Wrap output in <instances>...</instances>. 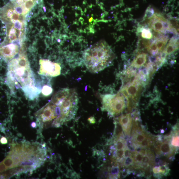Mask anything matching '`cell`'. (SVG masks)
<instances>
[{
    "mask_svg": "<svg viewBox=\"0 0 179 179\" xmlns=\"http://www.w3.org/2000/svg\"><path fill=\"white\" fill-rule=\"evenodd\" d=\"M122 126L124 134L127 136L131 135L133 119L130 114H122L117 119Z\"/></svg>",
    "mask_w": 179,
    "mask_h": 179,
    "instance_id": "cell-12",
    "label": "cell"
},
{
    "mask_svg": "<svg viewBox=\"0 0 179 179\" xmlns=\"http://www.w3.org/2000/svg\"><path fill=\"white\" fill-rule=\"evenodd\" d=\"M2 144H6L7 143V139L5 137H2L0 140Z\"/></svg>",
    "mask_w": 179,
    "mask_h": 179,
    "instance_id": "cell-25",
    "label": "cell"
},
{
    "mask_svg": "<svg viewBox=\"0 0 179 179\" xmlns=\"http://www.w3.org/2000/svg\"><path fill=\"white\" fill-rule=\"evenodd\" d=\"M140 82L137 78L133 82L123 88L121 90V93L127 99H132L135 102L137 99L140 89Z\"/></svg>",
    "mask_w": 179,
    "mask_h": 179,
    "instance_id": "cell-9",
    "label": "cell"
},
{
    "mask_svg": "<svg viewBox=\"0 0 179 179\" xmlns=\"http://www.w3.org/2000/svg\"><path fill=\"white\" fill-rule=\"evenodd\" d=\"M19 51L18 45L11 43L5 45H0V57L6 61L12 59Z\"/></svg>",
    "mask_w": 179,
    "mask_h": 179,
    "instance_id": "cell-10",
    "label": "cell"
},
{
    "mask_svg": "<svg viewBox=\"0 0 179 179\" xmlns=\"http://www.w3.org/2000/svg\"><path fill=\"white\" fill-rule=\"evenodd\" d=\"M40 0H12L17 10L26 16Z\"/></svg>",
    "mask_w": 179,
    "mask_h": 179,
    "instance_id": "cell-11",
    "label": "cell"
},
{
    "mask_svg": "<svg viewBox=\"0 0 179 179\" xmlns=\"http://www.w3.org/2000/svg\"><path fill=\"white\" fill-rule=\"evenodd\" d=\"M149 27L156 32L164 33L172 28L169 23L160 14L155 13L149 22Z\"/></svg>",
    "mask_w": 179,
    "mask_h": 179,
    "instance_id": "cell-8",
    "label": "cell"
},
{
    "mask_svg": "<svg viewBox=\"0 0 179 179\" xmlns=\"http://www.w3.org/2000/svg\"><path fill=\"white\" fill-rule=\"evenodd\" d=\"M114 144L116 150L125 149L128 146V144L125 138H120L114 140Z\"/></svg>",
    "mask_w": 179,
    "mask_h": 179,
    "instance_id": "cell-18",
    "label": "cell"
},
{
    "mask_svg": "<svg viewBox=\"0 0 179 179\" xmlns=\"http://www.w3.org/2000/svg\"><path fill=\"white\" fill-rule=\"evenodd\" d=\"M31 126L33 128H35L36 126V124L35 123H33L31 124Z\"/></svg>",
    "mask_w": 179,
    "mask_h": 179,
    "instance_id": "cell-27",
    "label": "cell"
},
{
    "mask_svg": "<svg viewBox=\"0 0 179 179\" xmlns=\"http://www.w3.org/2000/svg\"><path fill=\"white\" fill-rule=\"evenodd\" d=\"M178 48V39L172 37L170 40L164 50V53L165 55H169L174 53Z\"/></svg>",
    "mask_w": 179,
    "mask_h": 179,
    "instance_id": "cell-13",
    "label": "cell"
},
{
    "mask_svg": "<svg viewBox=\"0 0 179 179\" xmlns=\"http://www.w3.org/2000/svg\"><path fill=\"white\" fill-rule=\"evenodd\" d=\"M147 48L149 52L154 55L157 54L158 53L156 40L147 46Z\"/></svg>",
    "mask_w": 179,
    "mask_h": 179,
    "instance_id": "cell-20",
    "label": "cell"
},
{
    "mask_svg": "<svg viewBox=\"0 0 179 179\" xmlns=\"http://www.w3.org/2000/svg\"><path fill=\"white\" fill-rule=\"evenodd\" d=\"M171 135H170L160 140L157 141L155 143L154 150L157 156H164L169 158H172L173 156L178 150V148L173 146L171 143Z\"/></svg>",
    "mask_w": 179,
    "mask_h": 179,
    "instance_id": "cell-6",
    "label": "cell"
},
{
    "mask_svg": "<svg viewBox=\"0 0 179 179\" xmlns=\"http://www.w3.org/2000/svg\"><path fill=\"white\" fill-rule=\"evenodd\" d=\"M19 56L10 61L8 65L7 77L9 80L19 83L23 89L33 90L32 73L26 56L22 52Z\"/></svg>",
    "mask_w": 179,
    "mask_h": 179,
    "instance_id": "cell-2",
    "label": "cell"
},
{
    "mask_svg": "<svg viewBox=\"0 0 179 179\" xmlns=\"http://www.w3.org/2000/svg\"><path fill=\"white\" fill-rule=\"evenodd\" d=\"M115 128L113 135L114 140L120 138H125L122 126L117 120H114Z\"/></svg>",
    "mask_w": 179,
    "mask_h": 179,
    "instance_id": "cell-15",
    "label": "cell"
},
{
    "mask_svg": "<svg viewBox=\"0 0 179 179\" xmlns=\"http://www.w3.org/2000/svg\"><path fill=\"white\" fill-rule=\"evenodd\" d=\"M156 40L158 53L162 52L164 48L168 41V39L167 37H162L157 39Z\"/></svg>",
    "mask_w": 179,
    "mask_h": 179,
    "instance_id": "cell-17",
    "label": "cell"
},
{
    "mask_svg": "<svg viewBox=\"0 0 179 179\" xmlns=\"http://www.w3.org/2000/svg\"><path fill=\"white\" fill-rule=\"evenodd\" d=\"M109 178L111 179H117L120 178V169L119 164L115 163L114 166L109 169Z\"/></svg>",
    "mask_w": 179,
    "mask_h": 179,
    "instance_id": "cell-16",
    "label": "cell"
},
{
    "mask_svg": "<svg viewBox=\"0 0 179 179\" xmlns=\"http://www.w3.org/2000/svg\"><path fill=\"white\" fill-rule=\"evenodd\" d=\"M52 92V89L48 86H46L43 89V93L46 95H50Z\"/></svg>",
    "mask_w": 179,
    "mask_h": 179,
    "instance_id": "cell-22",
    "label": "cell"
},
{
    "mask_svg": "<svg viewBox=\"0 0 179 179\" xmlns=\"http://www.w3.org/2000/svg\"><path fill=\"white\" fill-rule=\"evenodd\" d=\"M7 35L1 45H5L15 42H22L25 35V20H20L15 23L6 25Z\"/></svg>",
    "mask_w": 179,
    "mask_h": 179,
    "instance_id": "cell-4",
    "label": "cell"
},
{
    "mask_svg": "<svg viewBox=\"0 0 179 179\" xmlns=\"http://www.w3.org/2000/svg\"><path fill=\"white\" fill-rule=\"evenodd\" d=\"M39 74L45 76L56 77L61 73V67L59 65L50 60L41 59L40 60Z\"/></svg>",
    "mask_w": 179,
    "mask_h": 179,
    "instance_id": "cell-7",
    "label": "cell"
},
{
    "mask_svg": "<svg viewBox=\"0 0 179 179\" xmlns=\"http://www.w3.org/2000/svg\"><path fill=\"white\" fill-rule=\"evenodd\" d=\"M141 36L144 39H151L153 35L151 32L148 29L143 28L141 31Z\"/></svg>",
    "mask_w": 179,
    "mask_h": 179,
    "instance_id": "cell-21",
    "label": "cell"
},
{
    "mask_svg": "<svg viewBox=\"0 0 179 179\" xmlns=\"http://www.w3.org/2000/svg\"><path fill=\"white\" fill-rule=\"evenodd\" d=\"M83 58L88 70L96 73L111 64L114 59V55L107 43L101 41L87 49L84 53Z\"/></svg>",
    "mask_w": 179,
    "mask_h": 179,
    "instance_id": "cell-1",
    "label": "cell"
},
{
    "mask_svg": "<svg viewBox=\"0 0 179 179\" xmlns=\"http://www.w3.org/2000/svg\"><path fill=\"white\" fill-rule=\"evenodd\" d=\"M25 17L17 11L12 1L0 9V19L6 25L13 24L19 20H25Z\"/></svg>",
    "mask_w": 179,
    "mask_h": 179,
    "instance_id": "cell-5",
    "label": "cell"
},
{
    "mask_svg": "<svg viewBox=\"0 0 179 179\" xmlns=\"http://www.w3.org/2000/svg\"><path fill=\"white\" fill-rule=\"evenodd\" d=\"M7 169V167L2 162L0 163V172H4Z\"/></svg>",
    "mask_w": 179,
    "mask_h": 179,
    "instance_id": "cell-24",
    "label": "cell"
},
{
    "mask_svg": "<svg viewBox=\"0 0 179 179\" xmlns=\"http://www.w3.org/2000/svg\"><path fill=\"white\" fill-rule=\"evenodd\" d=\"M7 167L8 169L15 167V162L12 158L10 156H7L2 161Z\"/></svg>",
    "mask_w": 179,
    "mask_h": 179,
    "instance_id": "cell-19",
    "label": "cell"
},
{
    "mask_svg": "<svg viewBox=\"0 0 179 179\" xmlns=\"http://www.w3.org/2000/svg\"><path fill=\"white\" fill-rule=\"evenodd\" d=\"M89 122L92 124H94L95 123V118L93 117H91L89 118L88 119Z\"/></svg>",
    "mask_w": 179,
    "mask_h": 179,
    "instance_id": "cell-26",
    "label": "cell"
},
{
    "mask_svg": "<svg viewBox=\"0 0 179 179\" xmlns=\"http://www.w3.org/2000/svg\"><path fill=\"white\" fill-rule=\"evenodd\" d=\"M154 11L152 9L149 8V10L147 9L146 12V16H147L149 18H150L153 16L154 14Z\"/></svg>",
    "mask_w": 179,
    "mask_h": 179,
    "instance_id": "cell-23",
    "label": "cell"
},
{
    "mask_svg": "<svg viewBox=\"0 0 179 179\" xmlns=\"http://www.w3.org/2000/svg\"><path fill=\"white\" fill-rule=\"evenodd\" d=\"M147 60V54L144 53L140 54L136 57L131 65L136 68H140L145 64Z\"/></svg>",
    "mask_w": 179,
    "mask_h": 179,
    "instance_id": "cell-14",
    "label": "cell"
},
{
    "mask_svg": "<svg viewBox=\"0 0 179 179\" xmlns=\"http://www.w3.org/2000/svg\"><path fill=\"white\" fill-rule=\"evenodd\" d=\"M102 101L103 110L112 116L122 113L125 108V98L121 93L104 95Z\"/></svg>",
    "mask_w": 179,
    "mask_h": 179,
    "instance_id": "cell-3",
    "label": "cell"
}]
</instances>
